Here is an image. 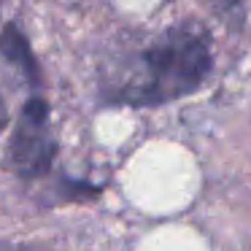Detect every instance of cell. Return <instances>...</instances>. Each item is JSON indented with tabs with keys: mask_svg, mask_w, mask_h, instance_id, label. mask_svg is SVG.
<instances>
[{
	"mask_svg": "<svg viewBox=\"0 0 251 251\" xmlns=\"http://www.w3.org/2000/svg\"><path fill=\"white\" fill-rule=\"evenodd\" d=\"M0 251H33V249H19V246H11V243H0Z\"/></svg>",
	"mask_w": 251,
	"mask_h": 251,
	"instance_id": "obj_4",
	"label": "cell"
},
{
	"mask_svg": "<svg viewBox=\"0 0 251 251\" xmlns=\"http://www.w3.org/2000/svg\"><path fill=\"white\" fill-rule=\"evenodd\" d=\"M213 68L211 38L197 25H178L149 46L132 68L130 78L111 92L116 103L159 105L197 92Z\"/></svg>",
	"mask_w": 251,
	"mask_h": 251,
	"instance_id": "obj_1",
	"label": "cell"
},
{
	"mask_svg": "<svg viewBox=\"0 0 251 251\" xmlns=\"http://www.w3.org/2000/svg\"><path fill=\"white\" fill-rule=\"evenodd\" d=\"M0 57L6 62H11L30 84H38V78H41L38 62H35V54L30 49V41L22 35V30L17 25H6L3 27V35H0Z\"/></svg>",
	"mask_w": 251,
	"mask_h": 251,
	"instance_id": "obj_3",
	"label": "cell"
},
{
	"mask_svg": "<svg viewBox=\"0 0 251 251\" xmlns=\"http://www.w3.org/2000/svg\"><path fill=\"white\" fill-rule=\"evenodd\" d=\"M54 151L57 146L49 130V105L44 98H30L11 138V162L19 176L38 178L51 168Z\"/></svg>",
	"mask_w": 251,
	"mask_h": 251,
	"instance_id": "obj_2",
	"label": "cell"
},
{
	"mask_svg": "<svg viewBox=\"0 0 251 251\" xmlns=\"http://www.w3.org/2000/svg\"><path fill=\"white\" fill-rule=\"evenodd\" d=\"M3 127H6V105L0 100V132H3Z\"/></svg>",
	"mask_w": 251,
	"mask_h": 251,
	"instance_id": "obj_5",
	"label": "cell"
}]
</instances>
